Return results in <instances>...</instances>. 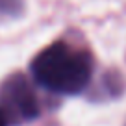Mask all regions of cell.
<instances>
[{"mask_svg":"<svg viewBox=\"0 0 126 126\" xmlns=\"http://www.w3.org/2000/svg\"><path fill=\"white\" fill-rule=\"evenodd\" d=\"M93 72L91 58L65 43H54L32 61V74L41 87L58 94H78L87 87Z\"/></svg>","mask_w":126,"mask_h":126,"instance_id":"obj_1","label":"cell"},{"mask_svg":"<svg viewBox=\"0 0 126 126\" xmlns=\"http://www.w3.org/2000/svg\"><path fill=\"white\" fill-rule=\"evenodd\" d=\"M0 126H9V124H8V121H6V117L2 115V111H0Z\"/></svg>","mask_w":126,"mask_h":126,"instance_id":"obj_4","label":"cell"},{"mask_svg":"<svg viewBox=\"0 0 126 126\" xmlns=\"http://www.w3.org/2000/svg\"><path fill=\"white\" fill-rule=\"evenodd\" d=\"M0 111L9 126L30 122L39 115V100L22 74H13L0 85Z\"/></svg>","mask_w":126,"mask_h":126,"instance_id":"obj_2","label":"cell"},{"mask_svg":"<svg viewBox=\"0 0 126 126\" xmlns=\"http://www.w3.org/2000/svg\"><path fill=\"white\" fill-rule=\"evenodd\" d=\"M20 8H22V2H20V0H0V11L6 13V15L19 13Z\"/></svg>","mask_w":126,"mask_h":126,"instance_id":"obj_3","label":"cell"}]
</instances>
